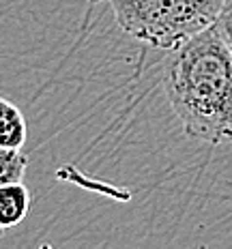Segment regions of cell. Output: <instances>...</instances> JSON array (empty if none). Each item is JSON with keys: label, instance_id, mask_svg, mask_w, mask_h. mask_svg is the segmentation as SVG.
Segmentation results:
<instances>
[{"label": "cell", "instance_id": "cell-1", "mask_svg": "<svg viewBox=\"0 0 232 249\" xmlns=\"http://www.w3.org/2000/svg\"><path fill=\"white\" fill-rule=\"evenodd\" d=\"M163 90L187 138L232 144V52L215 26L170 50Z\"/></svg>", "mask_w": 232, "mask_h": 249}, {"label": "cell", "instance_id": "cell-7", "mask_svg": "<svg viewBox=\"0 0 232 249\" xmlns=\"http://www.w3.org/2000/svg\"><path fill=\"white\" fill-rule=\"evenodd\" d=\"M99 2H107V0H89V4H99Z\"/></svg>", "mask_w": 232, "mask_h": 249}, {"label": "cell", "instance_id": "cell-4", "mask_svg": "<svg viewBox=\"0 0 232 249\" xmlns=\"http://www.w3.org/2000/svg\"><path fill=\"white\" fill-rule=\"evenodd\" d=\"M28 127L22 110L15 103L0 97V146L22 148L26 144Z\"/></svg>", "mask_w": 232, "mask_h": 249}, {"label": "cell", "instance_id": "cell-3", "mask_svg": "<svg viewBox=\"0 0 232 249\" xmlns=\"http://www.w3.org/2000/svg\"><path fill=\"white\" fill-rule=\"evenodd\" d=\"M30 209V191L26 185L19 183H9L0 185V228H13L22 224L28 215Z\"/></svg>", "mask_w": 232, "mask_h": 249}, {"label": "cell", "instance_id": "cell-6", "mask_svg": "<svg viewBox=\"0 0 232 249\" xmlns=\"http://www.w3.org/2000/svg\"><path fill=\"white\" fill-rule=\"evenodd\" d=\"M215 28L219 30L221 39L226 41L228 50L232 52V0H226L224 2V9H221L217 22H215Z\"/></svg>", "mask_w": 232, "mask_h": 249}, {"label": "cell", "instance_id": "cell-2", "mask_svg": "<svg viewBox=\"0 0 232 249\" xmlns=\"http://www.w3.org/2000/svg\"><path fill=\"white\" fill-rule=\"evenodd\" d=\"M116 24L140 43L177 50L217 22L226 0H110Z\"/></svg>", "mask_w": 232, "mask_h": 249}, {"label": "cell", "instance_id": "cell-8", "mask_svg": "<svg viewBox=\"0 0 232 249\" xmlns=\"http://www.w3.org/2000/svg\"><path fill=\"white\" fill-rule=\"evenodd\" d=\"M4 234V228H0V236H2Z\"/></svg>", "mask_w": 232, "mask_h": 249}, {"label": "cell", "instance_id": "cell-5", "mask_svg": "<svg viewBox=\"0 0 232 249\" xmlns=\"http://www.w3.org/2000/svg\"><path fill=\"white\" fill-rule=\"evenodd\" d=\"M28 168V157L19 148L0 146V185L19 183Z\"/></svg>", "mask_w": 232, "mask_h": 249}]
</instances>
